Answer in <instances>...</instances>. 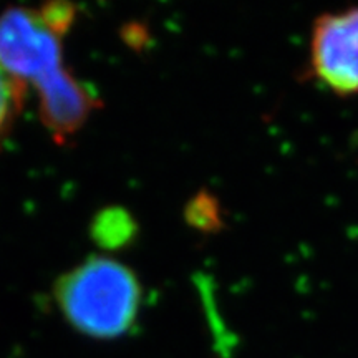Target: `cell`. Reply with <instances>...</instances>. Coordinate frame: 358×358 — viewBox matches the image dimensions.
<instances>
[{
  "label": "cell",
  "mask_w": 358,
  "mask_h": 358,
  "mask_svg": "<svg viewBox=\"0 0 358 358\" xmlns=\"http://www.w3.org/2000/svg\"><path fill=\"white\" fill-rule=\"evenodd\" d=\"M55 301L80 332L113 338L131 329L141 306V285L131 268L108 257H92L62 275Z\"/></svg>",
  "instance_id": "cell-1"
},
{
  "label": "cell",
  "mask_w": 358,
  "mask_h": 358,
  "mask_svg": "<svg viewBox=\"0 0 358 358\" xmlns=\"http://www.w3.org/2000/svg\"><path fill=\"white\" fill-rule=\"evenodd\" d=\"M75 19L70 3H47L38 10L10 8L0 15V66L27 87H37L64 69L62 42Z\"/></svg>",
  "instance_id": "cell-2"
},
{
  "label": "cell",
  "mask_w": 358,
  "mask_h": 358,
  "mask_svg": "<svg viewBox=\"0 0 358 358\" xmlns=\"http://www.w3.org/2000/svg\"><path fill=\"white\" fill-rule=\"evenodd\" d=\"M308 66L313 78L335 95H358V6L317 17Z\"/></svg>",
  "instance_id": "cell-3"
},
{
  "label": "cell",
  "mask_w": 358,
  "mask_h": 358,
  "mask_svg": "<svg viewBox=\"0 0 358 358\" xmlns=\"http://www.w3.org/2000/svg\"><path fill=\"white\" fill-rule=\"evenodd\" d=\"M40 118L57 141L75 134L96 106L95 93L65 69L38 83Z\"/></svg>",
  "instance_id": "cell-4"
},
{
  "label": "cell",
  "mask_w": 358,
  "mask_h": 358,
  "mask_svg": "<svg viewBox=\"0 0 358 358\" xmlns=\"http://www.w3.org/2000/svg\"><path fill=\"white\" fill-rule=\"evenodd\" d=\"M24 92V85L15 82L0 66V145L6 140L7 134L10 133L13 122H15L17 115H19Z\"/></svg>",
  "instance_id": "cell-5"
},
{
  "label": "cell",
  "mask_w": 358,
  "mask_h": 358,
  "mask_svg": "<svg viewBox=\"0 0 358 358\" xmlns=\"http://www.w3.org/2000/svg\"><path fill=\"white\" fill-rule=\"evenodd\" d=\"M105 226L106 227L96 226V231H105L100 236V239H105L106 245L111 241V232H115V244H122L131 234V221L123 214H106Z\"/></svg>",
  "instance_id": "cell-6"
}]
</instances>
